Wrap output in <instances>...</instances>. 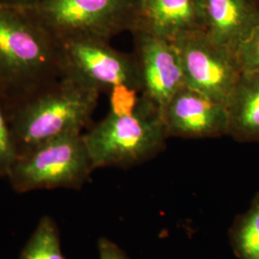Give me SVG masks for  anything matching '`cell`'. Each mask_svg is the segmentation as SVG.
Returning a JSON list of instances; mask_svg holds the SVG:
<instances>
[{"instance_id": "cell-1", "label": "cell", "mask_w": 259, "mask_h": 259, "mask_svg": "<svg viewBox=\"0 0 259 259\" xmlns=\"http://www.w3.org/2000/svg\"><path fill=\"white\" fill-rule=\"evenodd\" d=\"M61 78L55 38L18 7L0 3V101L7 115Z\"/></svg>"}, {"instance_id": "cell-2", "label": "cell", "mask_w": 259, "mask_h": 259, "mask_svg": "<svg viewBox=\"0 0 259 259\" xmlns=\"http://www.w3.org/2000/svg\"><path fill=\"white\" fill-rule=\"evenodd\" d=\"M100 94L62 77L11 111L8 119L18 155L66 135L83 133L91 123Z\"/></svg>"}, {"instance_id": "cell-3", "label": "cell", "mask_w": 259, "mask_h": 259, "mask_svg": "<svg viewBox=\"0 0 259 259\" xmlns=\"http://www.w3.org/2000/svg\"><path fill=\"white\" fill-rule=\"evenodd\" d=\"M167 139L161 112L141 96L134 113H108L83 133L94 169L140 165L160 154Z\"/></svg>"}, {"instance_id": "cell-4", "label": "cell", "mask_w": 259, "mask_h": 259, "mask_svg": "<svg viewBox=\"0 0 259 259\" xmlns=\"http://www.w3.org/2000/svg\"><path fill=\"white\" fill-rule=\"evenodd\" d=\"M55 39L89 37L110 41L136 24L137 0H38L14 5Z\"/></svg>"}, {"instance_id": "cell-5", "label": "cell", "mask_w": 259, "mask_h": 259, "mask_svg": "<svg viewBox=\"0 0 259 259\" xmlns=\"http://www.w3.org/2000/svg\"><path fill=\"white\" fill-rule=\"evenodd\" d=\"M94 170L83 133H77L19 155L7 179L18 193L57 188L79 190Z\"/></svg>"}, {"instance_id": "cell-6", "label": "cell", "mask_w": 259, "mask_h": 259, "mask_svg": "<svg viewBox=\"0 0 259 259\" xmlns=\"http://www.w3.org/2000/svg\"><path fill=\"white\" fill-rule=\"evenodd\" d=\"M62 77L73 79L100 93L125 83L141 92L139 65L133 54L111 47L110 41L71 37L55 39Z\"/></svg>"}, {"instance_id": "cell-7", "label": "cell", "mask_w": 259, "mask_h": 259, "mask_svg": "<svg viewBox=\"0 0 259 259\" xmlns=\"http://www.w3.org/2000/svg\"><path fill=\"white\" fill-rule=\"evenodd\" d=\"M172 41L181 59L185 85L227 106L242 74L236 55L205 31L185 33Z\"/></svg>"}, {"instance_id": "cell-8", "label": "cell", "mask_w": 259, "mask_h": 259, "mask_svg": "<svg viewBox=\"0 0 259 259\" xmlns=\"http://www.w3.org/2000/svg\"><path fill=\"white\" fill-rule=\"evenodd\" d=\"M141 79V97L162 112L173 95L185 87L181 59L172 40L142 31L131 33Z\"/></svg>"}, {"instance_id": "cell-9", "label": "cell", "mask_w": 259, "mask_h": 259, "mask_svg": "<svg viewBox=\"0 0 259 259\" xmlns=\"http://www.w3.org/2000/svg\"><path fill=\"white\" fill-rule=\"evenodd\" d=\"M161 116L168 138L214 139L229 134L227 106L186 85L168 101Z\"/></svg>"}, {"instance_id": "cell-10", "label": "cell", "mask_w": 259, "mask_h": 259, "mask_svg": "<svg viewBox=\"0 0 259 259\" xmlns=\"http://www.w3.org/2000/svg\"><path fill=\"white\" fill-rule=\"evenodd\" d=\"M134 31L169 40L185 33L205 31L204 0H137Z\"/></svg>"}, {"instance_id": "cell-11", "label": "cell", "mask_w": 259, "mask_h": 259, "mask_svg": "<svg viewBox=\"0 0 259 259\" xmlns=\"http://www.w3.org/2000/svg\"><path fill=\"white\" fill-rule=\"evenodd\" d=\"M205 33L234 54L259 23V0H204Z\"/></svg>"}, {"instance_id": "cell-12", "label": "cell", "mask_w": 259, "mask_h": 259, "mask_svg": "<svg viewBox=\"0 0 259 259\" xmlns=\"http://www.w3.org/2000/svg\"><path fill=\"white\" fill-rule=\"evenodd\" d=\"M227 109L228 136L243 143H259V73L242 72Z\"/></svg>"}, {"instance_id": "cell-13", "label": "cell", "mask_w": 259, "mask_h": 259, "mask_svg": "<svg viewBox=\"0 0 259 259\" xmlns=\"http://www.w3.org/2000/svg\"><path fill=\"white\" fill-rule=\"evenodd\" d=\"M229 237L236 258L259 259V192L249 208L234 218Z\"/></svg>"}, {"instance_id": "cell-14", "label": "cell", "mask_w": 259, "mask_h": 259, "mask_svg": "<svg viewBox=\"0 0 259 259\" xmlns=\"http://www.w3.org/2000/svg\"><path fill=\"white\" fill-rule=\"evenodd\" d=\"M19 259H66L62 250L59 228L52 217L45 215L39 219Z\"/></svg>"}, {"instance_id": "cell-15", "label": "cell", "mask_w": 259, "mask_h": 259, "mask_svg": "<svg viewBox=\"0 0 259 259\" xmlns=\"http://www.w3.org/2000/svg\"><path fill=\"white\" fill-rule=\"evenodd\" d=\"M18 151L13 139L9 119L0 101V177L7 178L18 158Z\"/></svg>"}, {"instance_id": "cell-16", "label": "cell", "mask_w": 259, "mask_h": 259, "mask_svg": "<svg viewBox=\"0 0 259 259\" xmlns=\"http://www.w3.org/2000/svg\"><path fill=\"white\" fill-rule=\"evenodd\" d=\"M110 110L109 113L116 116H124L134 113L138 108L139 91L125 83H118L108 92Z\"/></svg>"}, {"instance_id": "cell-17", "label": "cell", "mask_w": 259, "mask_h": 259, "mask_svg": "<svg viewBox=\"0 0 259 259\" xmlns=\"http://www.w3.org/2000/svg\"><path fill=\"white\" fill-rule=\"evenodd\" d=\"M235 55L242 72L259 73V23L242 42Z\"/></svg>"}, {"instance_id": "cell-18", "label": "cell", "mask_w": 259, "mask_h": 259, "mask_svg": "<svg viewBox=\"0 0 259 259\" xmlns=\"http://www.w3.org/2000/svg\"><path fill=\"white\" fill-rule=\"evenodd\" d=\"M97 246L99 259H130L117 244L106 237H101Z\"/></svg>"}, {"instance_id": "cell-19", "label": "cell", "mask_w": 259, "mask_h": 259, "mask_svg": "<svg viewBox=\"0 0 259 259\" xmlns=\"http://www.w3.org/2000/svg\"><path fill=\"white\" fill-rule=\"evenodd\" d=\"M36 1L38 0H0V3L7 4V5H24V4L33 3Z\"/></svg>"}]
</instances>
